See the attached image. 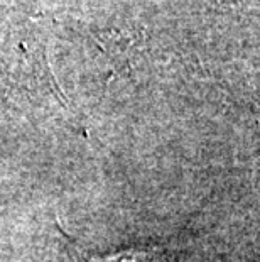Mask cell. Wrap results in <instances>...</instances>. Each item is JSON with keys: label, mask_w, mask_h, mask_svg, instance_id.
I'll use <instances>...</instances> for the list:
<instances>
[{"label": "cell", "mask_w": 260, "mask_h": 262, "mask_svg": "<svg viewBox=\"0 0 260 262\" xmlns=\"http://www.w3.org/2000/svg\"><path fill=\"white\" fill-rule=\"evenodd\" d=\"M85 262H164L157 249L146 250H125L108 257H86Z\"/></svg>", "instance_id": "obj_1"}]
</instances>
